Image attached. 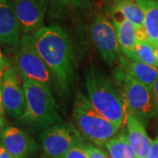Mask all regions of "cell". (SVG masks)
<instances>
[{
	"label": "cell",
	"mask_w": 158,
	"mask_h": 158,
	"mask_svg": "<svg viewBox=\"0 0 158 158\" xmlns=\"http://www.w3.org/2000/svg\"><path fill=\"white\" fill-rule=\"evenodd\" d=\"M85 86L92 106L118 127H123L127 114V106L114 79L90 65L85 70Z\"/></svg>",
	"instance_id": "2"
},
{
	"label": "cell",
	"mask_w": 158,
	"mask_h": 158,
	"mask_svg": "<svg viewBox=\"0 0 158 158\" xmlns=\"http://www.w3.org/2000/svg\"><path fill=\"white\" fill-rule=\"evenodd\" d=\"M52 6L56 9L64 11H74L88 6V0H49Z\"/></svg>",
	"instance_id": "20"
},
{
	"label": "cell",
	"mask_w": 158,
	"mask_h": 158,
	"mask_svg": "<svg viewBox=\"0 0 158 158\" xmlns=\"http://www.w3.org/2000/svg\"><path fill=\"white\" fill-rule=\"evenodd\" d=\"M118 66L125 73L135 79L149 89L158 79V68L147 63L129 59L122 55L118 60Z\"/></svg>",
	"instance_id": "15"
},
{
	"label": "cell",
	"mask_w": 158,
	"mask_h": 158,
	"mask_svg": "<svg viewBox=\"0 0 158 158\" xmlns=\"http://www.w3.org/2000/svg\"><path fill=\"white\" fill-rule=\"evenodd\" d=\"M11 63L8 58H6V56L3 54V52L0 48V68H5V67H9L11 66Z\"/></svg>",
	"instance_id": "25"
},
{
	"label": "cell",
	"mask_w": 158,
	"mask_h": 158,
	"mask_svg": "<svg viewBox=\"0 0 158 158\" xmlns=\"http://www.w3.org/2000/svg\"><path fill=\"white\" fill-rule=\"evenodd\" d=\"M22 79H28L48 85L50 89L56 87V82L49 68L34 48L30 34H23L19 45L16 48L12 64Z\"/></svg>",
	"instance_id": "6"
},
{
	"label": "cell",
	"mask_w": 158,
	"mask_h": 158,
	"mask_svg": "<svg viewBox=\"0 0 158 158\" xmlns=\"http://www.w3.org/2000/svg\"><path fill=\"white\" fill-rule=\"evenodd\" d=\"M89 34L91 41L109 66L118 62L123 54L118 44L112 20L102 11H97L90 18Z\"/></svg>",
	"instance_id": "7"
},
{
	"label": "cell",
	"mask_w": 158,
	"mask_h": 158,
	"mask_svg": "<svg viewBox=\"0 0 158 158\" xmlns=\"http://www.w3.org/2000/svg\"><path fill=\"white\" fill-rule=\"evenodd\" d=\"M0 144L14 158H34L39 147L34 139L25 130L6 126L0 134Z\"/></svg>",
	"instance_id": "11"
},
{
	"label": "cell",
	"mask_w": 158,
	"mask_h": 158,
	"mask_svg": "<svg viewBox=\"0 0 158 158\" xmlns=\"http://www.w3.org/2000/svg\"><path fill=\"white\" fill-rule=\"evenodd\" d=\"M155 58H156V66L158 68V47H155Z\"/></svg>",
	"instance_id": "30"
},
{
	"label": "cell",
	"mask_w": 158,
	"mask_h": 158,
	"mask_svg": "<svg viewBox=\"0 0 158 158\" xmlns=\"http://www.w3.org/2000/svg\"><path fill=\"white\" fill-rule=\"evenodd\" d=\"M151 1H156V2H158V0H151Z\"/></svg>",
	"instance_id": "31"
},
{
	"label": "cell",
	"mask_w": 158,
	"mask_h": 158,
	"mask_svg": "<svg viewBox=\"0 0 158 158\" xmlns=\"http://www.w3.org/2000/svg\"><path fill=\"white\" fill-rule=\"evenodd\" d=\"M39 141L48 157L59 158L85 141V138L76 126L62 121L40 132Z\"/></svg>",
	"instance_id": "8"
},
{
	"label": "cell",
	"mask_w": 158,
	"mask_h": 158,
	"mask_svg": "<svg viewBox=\"0 0 158 158\" xmlns=\"http://www.w3.org/2000/svg\"><path fill=\"white\" fill-rule=\"evenodd\" d=\"M113 78L124 98L127 113L135 116L144 125L156 116L151 90L148 86L132 78L119 67L113 70Z\"/></svg>",
	"instance_id": "5"
},
{
	"label": "cell",
	"mask_w": 158,
	"mask_h": 158,
	"mask_svg": "<svg viewBox=\"0 0 158 158\" xmlns=\"http://www.w3.org/2000/svg\"><path fill=\"white\" fill-rule=\"evenodd\" d=\"M145 13L144 28L148 41L158 47V2L151 0H138Z\"/></svg>",
	"instance_id": "17"
},
{
	"label": "cell",
	"mask_w": 158,
	"mask_h": 158,
	"mask_svg": "<svg viewBox=\"0 0 158 158\" xmlns=\"http://www.w3.org/2000/svg\"><path fill=\"white\" fill-rule=\"evenodd\" d=\"M134 60L157 67L155 58V47L149 41H137L135 48Z\"/></svg>",
	"instance_id": "19"
},
{
	"label": "cell",
	"mask_w": 158,
	"mask_h": 158,
	"mask_svg": "<svg viewBox=\"0 0 158 158\" xmlns=\"http://www.w3.org/2000/svg\"><path fill=\"white\" fill-rule=\"evenodd\" d=\"M106 14L119 12L132 22L136 28L144 27V10L138 0H103Z\"/></svg>",
	"instance_id": "16"
},
{
	"label": "cell",
	"mask_w": 158,
	"mask_h": 158,
	"mask_svg": "<svg viewBox=\"0 0 158 158\" xmlns=\"http://www.w3.org/2000/svg\"><path fill=\"white\" fill-rule=\"evenodd\" d=\"M151 90V95H152L153 104L156 111V115L158 116V79L156 81V83L152 85L150 88Z\"/></svg>",
	"instance_id": "23"
},
{
	"label": "cell",
	"mask_w": 158,
	"mask_h": 158,
	"mask_svg": "<svg viewBox=\"0 0 158 158\" xmlns=\"http://www.w3.org/2000/svg\"><path fill=\"white\" fill-rule=\"evenodd\" d=\"M6 127V119L5 116L0 115V134L4 130V128Z\"/></svg>",
	"instance_id": "29"
},
{
	"label": "cell",
	"mask_w": 158,
	"mask_h": 158,
	"mask_svg": "<svg viewBox=\"0 0 158 158\" xmlns=\"http://www.w3.org/2000/svg\"><path fill=\"white\" fill-rule=\"evenodd\" d=\"M11 65H12V64H11ZM11 66H9V67H5V68H0V86H1L2 83H3V80H4V77H5V75H6V71L8 70V69L10 68Z\"/></svg>",
	"instance_id": "27"
},
{
	"label": "cell",
	"mask_w": 158,
	"mask_h": 158,
	"mask_svg": "<svg viewBox=\"0 0 158 158\" xmlns=\"http://www.w3.org/2000/svg\"><path fill=\"white\" fill-rule=\"evenodd\" d=\"M81 144L72 148L70 150H69L68 152L65 153L59 158H90L84 148L81 146Z\"/></svg>",
	"instance_id": "22"
},
{
	"label": "cell",
	"mask_w": 158,
	"mask_h": 158,
	"mask_svg": "<svg viewBox=\"0 0 158 158\" xmlns=\"http://www.w3.org/2000/svg\"><path fill=\"white\" fill-rule=\"evenodd\" d=\"M40 56L56 79L58 92L68 98L73 85L76 62L73 47L68 33L57 24L43 27L30 34Z\"/></svg>",
	"instance_id": "1"
},
{
	"label": "cell",
	"mask_w": 158,
	"mask_h": 158,
	"mask_svg": "<svg viewBox=\"0 0 158 158\" xmlns=\"http://www.w3.org/2000/svg\"><path fill=\"white\" fill-rule=\"evenodd\" d=\"M21 29L9 0H0V44L17 48L21 40Z\"/></svg>",
	"instance_id": "12"
},
{
	"label": "cell",
	"mask_w": 158,
	"mask_h": 158,
	"mask_svg": "<svg viewBox=\"0 0 158 158\" xmlns=\"http://www.w3.org/2000/svg\"><path fill=\"white\" fill-rule=\"evenodd\" d=\"M147 158H158V137L152 141V144L148 153Z\"/></svg>",
	"instance_id": "24"
},
{
	"label": "cell",
	"mask_w": 158,
	"mask_h": 158,
	"mask_svg": "<svg viewBox=\"0 0 158 158\" xmlns=\"http://www.w3.org/2000/svg\"><path fill=\"white\" fill-rule=\"evenodd\" d=\"M23 34H31L43 27L49 0H9Z\"/></svg>",
	"instance_id": "10"
},
{
	"label": "cell",
	"mask_w": 158,
	"mask_h": 158,
	"mask_svg": "<svg viewBox=\"0 0 158 158\" xmlns=\"http://www.w3.org/2000/svg\"><path fill=\"white\" fill-rule=\"evenodd\" d=\"M6 114V110L4 107V104H3V98H2V92H1V88H0V115L5 116Z\"/></svg>",
	"instance_id": "28"
},
{
	"label": "cell",
	"mask_w": 158,
	"mask_h": 158,
	"mask_svg": "<svg viewBox=\"0 0 158 158\" xmlns=\"http://www.w3.org/2000/svg\"><path fill=\"white\" fill-rule=\"evenodd\" d=\"M22 80L26 94V109L17 118L20 125L35 134L62 122L56 100L50 88L35 81Z\"/></svg>",
	"instance_id": "3"
},
{
	"label": "cell",
	"mask_w": 158,
	"mask_h": 158,
	"mask_svg": "<svg viewBox=\"0 0 158 158\" xmlns=\"http://www.w3.org/2000/svg\"><path fill=\"white\" fill-rule=\"evenodd\" d=\"M0 88L6 113L11 118H19L26 109V94L22 78L13 65L6 71Z\"/></svg>",
	"instance_id": "9"
},
{
	"label": "cell",
	"mask_w": 158,
	"mask_h": 158,
	"mask_svg": "<svg viewBox=\"0 0 158 158\" xmlns=\"http://www.w3.org/2000/svg\"><path fill=\"white\" fill-rule=\"evenodd\" d=\"M72 116L74 124L84 138L98 148L105 146L119 130L98 113L82 92L75 98Z\"/></svg>",
	"instance_id": "4"
},
{
	"label": "cell",
	"mask_w": 158,
	"mask_h": 158,
	"mask_svg": "<svg viewBox=\"0 0 158 158\" xmlns=\"http://www.w3.org/2000/svg\"><path fill=\"white\" fill-rule=\"evenodd\" d=\"M112 158H136L130 145L127 134L124 130L118 132L105 144Z\"/></svg>",
	"instance_id": "18"
},
{
	"label": "cell",
	"mask_w": 158,
	"mask_h": 158,
	"mask_svg": "<svg viewBox=\"0 0 158 158\" xmlns=\"http://www.w3.org/2000/svg\"><path fill=\"white\" fill-rule=\"evenodd\" d=\"M125 125L127 127L128 141L135 157L147 158L152 141L147 135L145 125L128 113L127 114Z\"/></svg>",
	"instance_id": "14"
},
{
	"label": "cell",
	"mask_w": 158,
	"mask_h": 158,
	"mask_svg": "<svg viewBox=\"0 0 158 158\" xmlns=\"http://www.w3.org/2000/svg\"><path fill=\"white\" fill-rule=\"evenodd\" d=\"M81 146L84 148L90 158H108L106 153L101 150L100 148L97 147L89 141H83Z\"/></svg>",
	"instance_id": "21"
},
{
	"label": "cell",
	"mask_w": 158,
	"mask_h": 158,
	"mask_svg": "<svg viewBox=\"0 0 158 158\" xmlns=\"http://www.w3.org/2000/svg\"><path fill=\"white\" fill-rule=\"evenodd\" d=\"M0 158H14L5 148L0 144Z\"/></svg>",
	"instance_id": "26"
},
{
	"label": "cell",
	"mask_w": 158,
	"mask_h": 158,
	"mask_svg": "<svg viewBox=\"0 0 158 158\" xmlns=\"http://www.w3.org/2000/svg\"><path fill=\"white\" fill-rule=\"evenodd\" d=\"M106 15L113 22L122 54L129 59H134L135 48L137 42L135 25L119 12H111Z\"/></svg>",
	"instance_id": "13"
}]
</instances>
